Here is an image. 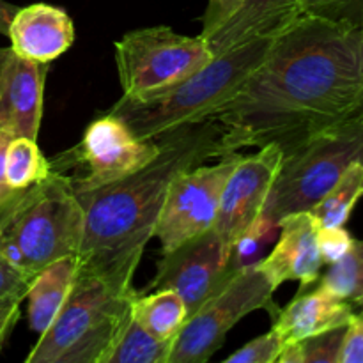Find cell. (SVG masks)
I'll use <instances>...</instances> for the list:
<instances>
[{
    "instance_id": "2",
    "label": "cell",
    "mask_w": 363,
    "mask_h": 363,
    "mask_svg": "<svg viewBox=\"0 0 363 363\" xmlns=\"http://www.w3.org/2000/svg\"><path fill=\"white\" fill-rule=\"evenodd\" d=\"M220 126L209 119L158 138L160 155L119 181L78 191L84 234L78 269L101 277L121 291H133V277L155 238L167 194L183 170L220 158Z\"/></svg>"
},
{
    "instance_id": "34",
    "label": "cell",
    "mask_w": 363,
    "mask_h": 363,
    "mask_svg": "<svg viewBox=\"0 0 363 363\" xmlns=\"http://www.w3.org/2000/svg\"><path fill=\"white\" fill-rule=\"evenodd\" d=\"M16 11H18L16 6L6 2V0H0V34L7 35V32H9V25L11 21H13Z\"/></svg>"
},
{
    "instance_id": "1",
    "label": "cell",
    "mask_w": 363,
    "mask_h": 363,
    "mask_svg": "<svg viewBox=\"0 0 363 363\" xmlns=\"http://www.w3.org/2000/svg\"><path fill=\"white\" fill-rule=\"evenodd\" d=\"M363 108V27L301 14L213 117L220 156L275 144L287 152Z\"/></svg>"
},
{
    "instance_id": "5",
    "label": "cell",
    "mask_w": 363,
    "mask_h": 363,
    "mask_svg": "<svg viewBox=\"0 0 363 363\" xmlns=\"http://www.w3.org/2000/svg\"><path fill=\"white\" fill-rule=\"evenodd\" d=\"M137 294L78 269L62 308L25 362L103 363L131 319Z\"/></svg>"
},
{
    "instance_id": "3",
    "label": "cell",
    "mask_w": 363,
    "mask_h": 363,
    "mask_svg": "<svg viewBox=\"0 0 363 363\" xmlns=\"http://www.w3.org/2000/svg\"><path fill=\"white\" fill-rule=\"evenodd\" d=\"M273 39L245 43L215 55L197 73L155 98L128 99L121 96L108 113L119 117L135 137L145 140H158L213 119L264 60Z\"/></svg>"
},
{
    "instance_id": "22",
    "label": "cell",
    "mask_w": 363,
    "mask_h": 363,
    "mask_svg": "<svg viewBox=\"0 0 363 363\" xmlns=\"http://www.w3.org/2000/svg\"><path fill=\"white\" fill-rule=\"evenodd\" d=\"M52 172V163L43 156L35 138L13 137L6 152V179L13 190L23 191L41 183Z\"/></svg>"
},
{
    "instance_id": "8",
    "label": "cell",
    "mask_w": 363,
    "mask_h": 363,
    "mask_svg": "<svg viewBox=\"0 0 363 363\" xmlns=\"http://www.w3.org/2000/svg\"><path fill=\"white\" fill-rule=\"evenodd\" d=\"M275 287L257 264L230 273L204 303L188 315L176 335L169 363H204L222 347L227 333L255 311L275 315Z\"/></svg>"
},
{
    "instance_id": "17",
    "label": "cell",
    "mask_w": 363,
    "mask_h": 363,
    "mask_svg": "<svg viewBox=\"0 0 363 363\" xmlns=\"http://www.w3.org/2000/svg\"><path fill=\"white\" fill-rule=\"evenodd\" d=\"M353 314V305L318 287L312 293L301 291L300 296L294 298L286 308H279L273 315L272 330L286 346L339 326H346Z\"/></svg>"
},
{
    "instance_id": "30",
    "label": "cell",
    "mask_w": 363,
    "mask_h": 363,
    "mask_svg": "<svg viewBox=\"0 0 363 363\" xmlns=\"http://www.w3.org/2000/svg\"><path fill=\"white\" fill-rule=\"evenodd\" d=\"M339 363H363V311L354 312L347 323Z\"/></svg>"
},
{
    "instance_id": "32",
    "label": "cell",
    "mask_w": 363,
    "mask_h": 363,
    "mask_svg": "<svg viewBox=\"0 0 363 363\" xmlns=\"http://www.w3.org/2000/svg\"><path fill=\"white\" fill-rule=\"evenodd\" d=\"M11 138H13V135L0 130V211L6 209L16 199V195L20 194L18 190H13L6 179V152Z\"/></svg>"
},
{
    "instance_id": "31",
    "label": "cell",
    "mask_w": 363,
    "mask_h": 363,
    "mask_svg": "<svg viewBox=\"0 0 363 363\" xmlns=\"http://www.w3.org/2000/svg\"><path fill=\"white\" fill-rule=\"evenodd\" d=\"M243 0H208V7L202 16V38H208L218 27H222L241 7Z\"/></svg>"
},
{
    "instance_id": "9",
    "label": "cell",
    "mask_w": 363,
    "mask_h": 363,
    "mask_svg": "<svg viewBox=\"0 0 363 363\" xmlns=\"http://www.w3.org/2000/svg\"><path fill=\"white\" fill-rule=\"evenodd\" d=\"M158 155V140L135 137L119 117L106 112L89 124L77 147L50 163L78 194L123 179L144 169Z\"/></svg>"
},
{
    "instance_id": "6",
    "label": "cell",
    "mask_w": 363,
    "mask_h": 363,
    "mask_svg": "<svg viewBox=\"0 0 363 363\" xmlns=\"http://www.w3.org/2000/svg\"><path fill=\"white\" fill-rule=\"evenodd\" d=\"M354 162L363 163L362 112L284 152L262 215L279 222L311 211Z\"/></svg>"
},
{
    "instance_id": "25",
    "label": "cell",
    "mask_w": 363,
    "mask_h": 363,
    "mask_svg": "<svg viewBox=\"0 0 363 363\" xmlns=\"http://www.w3.org/2000/svg\"><path fill=\"white\" fill-rule=\"evenodd\" d=\"M346 326L286 344L277 363H339Z\"/></svg>"
},
{
    "instance_id": "7",
    "label": "cell",
    "mask_w": 363,
    "mask_h": 363,
    "mask_svg": "<svg viewBox=\"0 0 363 363\" xmlns=\"http://www.w3.org/2000/svg\"><path fill=\"white\" fill-rule=\"evenodd\" d=\"M213 59L202 35L190 38L167 25L131 30L116 43L123 98L149 99L186 80Z\"/></svg>"
},
{
    "instance_id": "26",
    "label": "cell",
    "mask_w": 363,
    "mask_h": 363,
    "mask_svg": "<svg viewBox=\"0 0 363 363\" xmlns=\"http://www.w3.org/2000/svg\"><path fill=\"white\" fill-rule=\"evenodd\" d=\"M303 14L363 27V0H301Z\"/></svg>"
},
{
    "instance_id": "13",
    "label": "cell",
    "mask_w": 363,
    "mask_h": 363,
    "mask_svg": "<svg viewBox=\"0 0 363 363\" xmlns=\"http://www.w3.org/2000/svg\"><path fill=\"white\" fill-rule=\"evenodd\" d=\"M48 64L32 62L13 48H0V130L38 138Z\"/></svg>"
},
{
    "instance_id": "14",
    "label": "cell",
    "mask_w": 363,
    "mask_h": 363,
    "mask_svg": "<svg viewBox=\"0 0 363 363\" xmlns=\"http://www.w3.org/2000/svg\"><path fill=\"white\" fill-rule=\"evenodd\" d=\"M280 234L273 250L257 262L275 289L284 282H300V291L318 282L323 259L318 245V220L311 211L287 215L279 220Z\"/></svg>"
},
{
    "instance_id": "27",
    "label": "cell",
    "mask_w": 363,
    "mask_h": 363,
    "mask_svg": "<svg viewBox=\"0 0 363 363\" xmlns=\"http://www.w3.org/2000/svg\"><path fill=\"white\" fill-rule=\"evenodd\" d=\"M284 344L273 330L250 340L241 350L225 358L227 363H277Z\"/></svg>"
},
{
    "instance_id": "20",
    "label": "cell",
    "mask_w": 363,
    "mask_h": 363,
    "mask_svg": "<svg viewBox=\"0 0 363 363\" xmlns=\"http://www.w3.org/2000/svg\"><path fill=\"white\" fill-rule=\"evenodd\" d=\"M363 197V163L354 162L344 170L332 190L311 209L319 227H342Z\"/></svg>"
},
{
    "instance_id": "11",
    "label": "cell",
    "mask_w": 363,
    "mask_h": 363,
    "mask_svg": "<svg viewBox=\"0 0 363 363\" xmlns=\"http://www.w3.org/2000/svg\"><path fill=\"white\" fill-rule=\"evenodd\" d=\"M282 156L279 145L268 144L254 155H241L227 177L213 230L229 250L240 234L262 215Z\"/></svg>"
},
{
    "instance_id": "33",
    "label": "cell",
    "mask_w": 363,
    "mask_h": 363,
    "mask_svg": "<svg viewBox=\"0 0 363 363\" xmlns=\"http://www.w3.org/2000/svg\"><path fill=\"white\" fill-rule=\"evenodd\" d=\"M20 319V305H9V307H0V347L4 340L7 339L13 328Z\"/></svg>"
},
{
    "instance_id": "15",
    "label": "cell",
    "mask_w": 363,
    "mask_h": 363,
    "mask_svg": "<svg viewBox=\"0 0 363 363\" xmlns=\"http://www.w3.org/2000/svg\"><path fill=\"white\" fill-rule=\"evenodd\" d=\"M11 48L18 55L39 64H50L71 48L74 27L66 11L48 4L18 7L7 32Z\"/></svg>"
},
{
    "instance_id": "19",
    "label": "cell",
    "mask_w": 363,
    "mask_h": 363,
    "mask_svg": "<svg viewBox=\"0 0 363 363\" xmlns=\"http://www.w3.org/2000/svg\"><path fill=\"white\" fill-rule=\"evenodd\" d=\"M131 315L156 339L174 340L186 323L190 312L181 294L176 291L156 289L155 293L145 296L137 294Z\"/></svg>"
},
{
    "instance_id": "16",
    "label": "cell",
    "mask_w": 363,
    "mask_h": 363,
    "mask_svg": "<svg viewBox=\"0 0 363 363\" xmlns=\"http://www.w3.org/2000/svg\"><path fill=\"white\" fill-rule=\"evenodd\" d=\"M301 14V0H243L225 23L204 39L215 57L245 43L277 38Z\"/></svg>"
},
{
    "instance_id": "35",
    "label": "cell",
    "mask_w": 363,
    "mask_h": 363,
    "mask_svg": "<svg viewBox=\"0 0 363 363\" xmlns=\"http://www.w3.org/2000/svg\"><path fill=\"white\" fill-rule=\"evenodd\" d=\"M362 113H363V108H362Z\"/></svg>"
},
{
    "instance_id": "10",
    "label": "cell",
    "mask_w": 363,
    "mask_h": 363,
    "mask_svg": "<svg viewBox=\"0 0 363 363\" xmlns=\"http://www.w3.org/2000/svg\"><path fill=\"white\" fill-rule=\"evenodd\" d=\"M220 158L213 165L201 163L183 170L170 184L155 230L163 254L202 236L215 225L223 186L241 155L230 152Z\"/></svg>"
},
{
    "instance_id": "23",
    "label": "cell",
    "mask_w": 363,
    "mask_h": 363,
    "mask_svg": "<svg viewBox=\"0 0 363 363\" xmlns=\"http://www.w3.org/2000/svg\"><path fill=\"white\" fill-rule=\"evenodd\" d=\"M319 287L353 307L363 308V240H353L346 255L330 264Z\"/></svg>"
},
{
    "instance_id": "21",
    "label": "cell",
    "mask_w": 363,
    "mask_h": 363,
    "mask_svg": "<svg viewBox=\"0 0 363 363\" xmlns=\"http://www.w3.org/2000/svg\"><path fill=\"white\" fill-rule=\"evenodd\" d=\"M174 340L156 339L137 321H128L103 363H169Z\"/></svg>"
},
{
    "instance_id": "36",
    "label": "cell",
    "mask_w": 363,
    "mask_h": 363,
    "mask_svg": "<svg viewBox=\"0 0 363 363\" xmlns=\"http://www.w3.org/2000/svg\"><path fill=\"white\" fill-rule=\"evenodd\" d=\"M360 311H363V308H360Z\"/></svg>"
},
{
    "instance_id": "18",
    "label": "cell",
    "mask_w": 363,
    "mask_h": 363,
    "mask_svg": "<svg viewBox=\"0 0 363 363\" xmlns=\"http://www.w3.org/2000/svg\"><path fill=\"white\" fill-rule=\"evenodd\" d=\"M78 272L77 255H66L43 268L28 284V325L41 335L62 308Z\"/></svg>"
},
{
    "instance_id": "28",
    "label": "cell",
    "mask_w": 363,
    "mask_h": 363,
    "mask_svg": "<svg viewBox=\"0 0 363 363\" xmlns=\"http://www.w3.org/2000/svg\"><path fill=\"white\" fill-rule=\"evenodd\" d=\"M30 280L0 255V307L20 305L27 298Z\"/></svg>"
},
{
    "instance_id": "4",
    "label": "cell",
    "mask_w": 363,
    "mask_h": 363,
    "mask_svg": "<svg viewBox=\"0 0 363 363\" xmlns=\"http://www.w3.org/2000/svg\"><path fill=\"white\" fill-rule=\"evenodd\" d=\"M82 234L84 208L55 170L0 211V255L28 280L57 259L77 255Z\"/></svg>"
},
{
    "instance_id": "12",
    "label": "cell",
    "mask_w": 363,
    "mask_h": 363,
    "mask_svg": "<svg viewBox=\"0 0 363 363\" xmlns=\"http://www.w3.org/2000/svg\"><path fill=\"white\" fill-rule=\"evenodd\" d=\"M229 259L230 250L211 229L163 254L149 289L176 291L191 314L229 277Z\"/></svg>"
},
{
    "instance_id": "29",
    "label": "cell",
    "mask_w": 363,
    "mask_h": 363,
    "mask_svg": "<svg viewBox=\"0 0 363 363\" xmlns=\"http://www.w3.org/2000/svg\"><path fill=\"white\" fill-rule=\"evenodd\" d=\"M318 245L323 264H333L346 255L353 245V238L342 227H319Z\"/></svg>"
},
{
    "instance_id": "24",
    "label": "cell",
    "mask_w": 363,
    "mask_h": 363,
    "mask_svg": "<svg viewBox=\"0 0 363 363\" xmlns=\"http://www.w3.org/2000/svg\"><path fill=\"white\" fill-rule=\"evenodd\" d=\"M280 225L273 218L261 215L240 234L230 248V259L225 275L254 266L264 257L266 250L279 240Z\"/></svg>"
}]
</instances>
